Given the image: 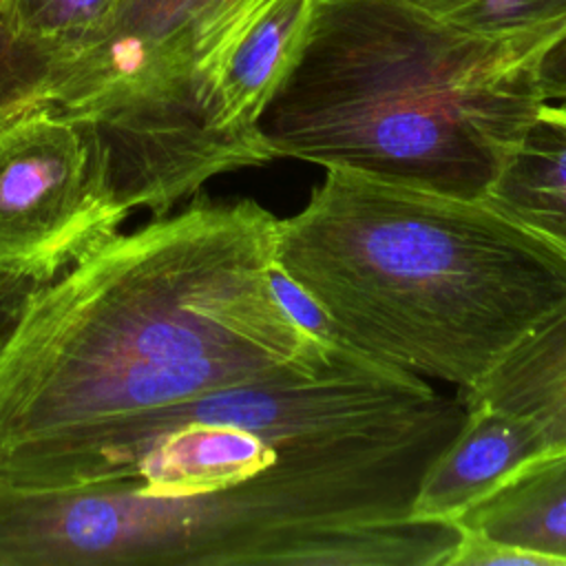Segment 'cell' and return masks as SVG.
<instances>
[{
	"mask_svg": "<svg viewBox=\"0 0 566 566\" xmlns=\"http://www.w3.org/2000/svg\"><path fill=\"white\" fill-rule=\"evenodd\" d=\"M274 263L345 345L460 394L566 310V254L484 199L338 168L279 219Z\"/></svg>",
	"mask_w": 566,
	"mask_h": 566,
	"instance_id": "obj_3",
	"label": "cell"
},
{
	"mask_svg": "<svg viewBox=\"0 0 566 566\" xmlns=\"http://www.w3.org/2000/svg\"><path fill=\"white\" fill-rule=\"evenodd\" d=\"M276 226L252 199L197 197L38 283L0 347V484L117 422L321 360L332 345L272 290Z\"/></svg>",
	"mask_w": 566,
	"mask_h": 566,
	"instance_id": "obj_2",
	"label": "cell"
},
{
	"mask_svg": "<svg viewBox=\"0 0 566 566\" xmlns=\"http://www.w3.org/2000/svg\"><path fill=\"white\" fill-rule=\"evenodd\" d=\"M484 201L566 254V104L539 106Z\"/></svg>",
	"mask_w": 566,
	"mask_h": 566,
	"instance_id": "obj_9",
	"label": "cell"
},
{
	"mask_svg": "<svg viewBox=\"0 0 566 566\" xmlns=\"http://www.w3.org/2000/svg\"><path fill=\"white\" fill-rule=\"evenodd\" d=\"M314 0H261L248 15L210 86V115L232 135L261 137L256 119L298 51Z\"/></svg>",
	"mask_w": 566,
	"mask_h": 566,
	"instance_id": "obj_8",
	"label": "cell"
},
{
	"mask_svg": "<svg viewBox=\"0 0 566 566\" xmlns=\"http://www.w3.org/2000/svg\"><path fill=\"white\" fill-rule=\"evenodd\" d=\"M464 405L345 343L117 422L35 467L31 489L130 478L214 495L250 566H449L460 528L411 515Z\"/></svg>",
	"mask_w": 566,
	"mask_h": 566,
	"instance_id": "obj_1",
	"label": "cell"
},
{
	"mask_svg": "<svg viewBox=\"0 0 566 566\" xmlns=\"http://www.w3.org/2000/svg\"><path fill=\"white\" fill-rule=\"evenodd\" d=\"M464 420L427 469L411 515L455 524L531 464L557 455L524 420L484 402H462Z\"/></svg>",
	"mask_w": 566,
	"mask_h": 566,
	"instance_id": "obj_7",
	"label": "cell"
},
{
	"mask_svg": "<svg viewBox=\"0 0 566 566\" xmlns=\"http://www.w3.org/2000/svg\"><path fill=\"white\" fill-rule=\"evenodd\" d=\"M429 13L484 35L566 29V0H416Z\"/></svg>",
	"mask_w": 566,
	"mask_h": 566,
	"instance_id": "obj_14",
	"label": "cell"
},
{
	"mask_svg": "<svg viewBox=\"0 0 566 566\" xmlns=\"http://www.w3.org/2000/svg\"><path fill=\"white\" fill-rule=\"evenodd\" d=\"M44 281L18 279V276H0V347L4 345L11 327L15 325L29 294L33 287Z\"/></svg>",
	"mask_w": 566,
	"mask_h": 566,
	"instance_id": "obj_17",
	"label": "cell"
},
{
	"mask_svg": "<svg viewBox=\"0 0 566 566\" xmlns=\"http://www.w3.org/2000/svg\"><path fill=\"white\" fill-rule=\"evenodd\" d=\"M559 33H473L416 0H314L256 130L274 159L484 199L546 102L537 66Z\"/></svg>",
	"mask_w": 566,
	"mask_h": 566,
	"instance_id": "obj_4",
	"label": "cell"
},
{
	"mask_svg": "<svg viewBox=\"0 0 566 566\" xmlns=\"http://www.w3.org/2000/svg\"><path fill=\"white\" fill-rule=\"evenodd\" d=\"M261 0H122L57 69L53 102L82 119L115 203L172 212L217 175L274 159L261 137L221 130L212 77Z\"/></svg>",
	"mask_w": 566,
	"mask_h": 566,
	"instance_id": "obj_5",
	"label": "cell"
},
{
	"mask_svg": "<svg viewBox=\"0 0 566 566\" xmlns=\"http://www.w3.org/2000/svg\"><path fill=\"white\" fill-rule=\"evenodd\" d=\"M458 528L566 566V453L544 458L464 513Z\"/></svg>",
	"mask_w": 566,
	"mask_h": 566,
	"instance_id": "obj_11",
	"label": "cell"
},
{
	"mask_svg": "<svg viewBox=\"0 0 566 566\" xmlns=\"http://www.w3.org/2000/svg\"><path fill=\"white\" fill-rule=\"evenodd\" d=\"M272 290H274V296H276L279 305L283 307V312L305 334H310L314 340H318L323 345L343 343L338 338L336 327L329 321V316L318 307V303L303 287H298L287 274H283L276 268V263H274V272H272Z\"/></svg>",
	"mask_w": 566,
	"mask_h": 566,
	"instance_id": "obj_15",
	"label": "cell"
},
{
	"mask_svg": "<svg viewBox=\"0 0 566 566\" xmlns=\"http://www.w3.org/2000/svg\"><path fill=\"white\" fill-rule=\"evenodd\" d=\"M119 2L122 0H0V22L57 51L62 64L111 20Z\"/></svg>",
	"mask_w": 566,
	"mask_h": 566,
	"instance_id": "obj_12",
	"label": "cell"
},
{
	"mask_svg": "<svg viewBox=\"0 0 566 566\" xmlns=\"http://www.w3.org/2000/svg\"><path fill=\"white\" fill-rule=\"evenodd\" d=\"M528 422L555 453H566V310L524 338L475 389L458 396Z\"/></svg>",
	"mask_w": 566,
	"mask_h": 566,
	"instance_id": "obj_10",
	"label": "cell"
},
{
	"mask_svg": "<svg viewBox=\"0 0 566 566\" xmlns=\"http://www.w3.org/2000/svg\"><path fill=\"white\" fill-rule=\"evenodd\" d=\"M537 82L546 102L566 104V29L544 51L537 66Z\"/></svg>",
	"mask_w": 566,
	"mask_h": 566,
	"instance_id": "obj_16",
	"label": "cell"
},
{
	"mask_svg": "<svg viewBox=\"0 0 566 566\" xmlns=\"http://www.w3.org/2000/svg\"><path fill=\"white\" fill-rule=\"evenodd\" d=\"M126 217L82 119L42 106L0 126V276L49 281Z\"/></svg>",
	"mask_w": 566,
	"mask_h": 566,
	"instance_id": "obj_6",
	"label": "cell"
},
{
	"mask_svg": "<svg viewBox=\"0 0 566 566\" xmlns=\"http://www.w3.org/2000/svg\"><path fill=\"white\" fill-rule=\"evenodd\" d=\"M60 55L0 22V126L51 106Z\"/></svg>",
	"mask_w": 566,
	"mask_h": 566,
	"instance_id": "obj_13",
	"label": "cell"
}]
</instances>
